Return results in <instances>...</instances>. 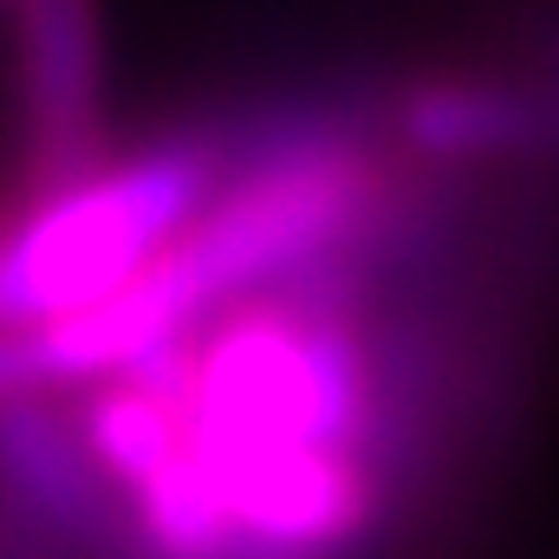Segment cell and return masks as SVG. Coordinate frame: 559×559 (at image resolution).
<instances>
[{
  "mask_svg": "<svg viewBox=\"0 0 559 559\" xmlns=\"http://www.w3.org/2000/svg\"><path fill=\"white\" fill-rule=\"evenodd\" d=\"M228 169V124H189L92 176L13 202L0 228V325H46L131 280Z\"/></svg>",
  "mask_w": 559,
  "mask_h": 559,
  "instance_id": "6da1fadb",
  "label": "cell"
},
{
  "mask_svg": "<svg viewBox=\"0 0 559 559\" xmlns=\"http://www.w3.org/2000/svg\"><path fill=\"white\" fill-rule=\"evenodd\" d=\"M13 105H20L13 202L52 195L111 156L98 0H13Z\"/></svg>",
  "mask_w": 559,
  "mask_h": 559,
  "instance_id": "7a4b0ae2",
  "label": "cell"
},
{
  "mask_svg": "<svg viewBox=\"0 0 559 559\" xmlns=\"http://www.w3.org/2000/svg\"><path fill=\"white\" fill-rule=\"evenodd\" d=\"M371 124L411 169L527 163L559 143V85L534 72L436 66V72L391 85Z\"/></svg>",
  "mask_w": 559,
  "mask_h": 559,
  "instance_id": "3957f363",
  "label": "cell"
},
{
  "mask_svg": "<svg viewBox=\"0 0 559 559\" xmlns=\"http://www.w3.org/2000/svg\"><path fill=\"white\" fill-rule=\"evenodd\" d=\"M0 488L13 508L66 534H98V521L118 508L79 442L72 404H59V391L20 397L0 411Z\"/></svg>",
  "mask_w": 559,
  "mask_h": 559,
  "instance_id": "277c9868",
  "label": "cell"
},
{
  "mask_svg": "<svg viewBox=\"0 0 559 559\" xmlns=\"http://www.w3.org/2000/svg\"><path fill=\"white\" fill-rule=\"evenodd\" d=\"M39 391H59L39 365V345L26 325H0V411L20 404V397H39Z\"/></svg>",
  "mask_w": 559,
  "mask_h": 559,
  "instance_id": "5b68a950",
  "label": "cell"
},
{
  "mask_svg": "<svg viewBox=\"0 0 559 559\" xmlns=\"http://www.w3.org/2000/svg\"><path fill=\"white\" fill-rule=\"evenodd\" d=\"M0 228H7V209H0Z\"/></svg>",
  "mask_w": 559,
  "mask_h": 559,
  "instance_id": "8992f818",
  "label": "cell"
},
{
  "mask_svg": "<svg viewBox=\"0 0 559 559\" xmlns=\"http://www.w3.org/2000/svg\"><path fill=\"white\" fill-rule=\"evenodd\" d=\"M7 7H13V0H7Z\"/></svg>",
  "mask_w": 559,
  "mask_h": 559,
  "instance_id": "52a82bcc",
  "label": "cell"
}]
</instances>
